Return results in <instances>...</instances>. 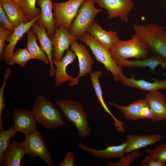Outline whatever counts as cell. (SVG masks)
<instances>
[{"label": "cell", "instance_id": "17", "mask_svg": "<svg viewBox=\"0 0 166 166\" xmlns=\"http://www.w3.org/2000/svg\"><path fill=\"white\" fill-rule=\"evenodd\" d=\"M40 16V14L28 22L22 23L15 28L14 31L7 39L8 43L6 45L4 50L2 58L6 63L8 64L14 52V49L18 42L24 34L30 30L32 25L39 18Z\"/></svg>", "mask_w": 166, "mask_h": 166}, {"label": "cell", "instance_id": "36", "mask_svg": "<svg viewBox=\"0 0 166 166\" xmlns=\"http://www.w3.org/2000/svg\"><path fill=\"white\" fill-rule=\"evenodd\" d=\"M141 166H166V162L158 161L147 155L141 161Z\"/></svg>", "mask_w": 166, "mask_h": 166}, {"label": "cell", "instance_id": "19", "mask_svg": "<svg viewBox=\"0 0 166 166\" xmlns=\"http://www.w3.org/2000/svg\"><path fill=\"white\" fill-rule=\"evenodd\" d=\"M41 10L40 17L36 22L46 28L49 37L52 39L55 33L56 22L53 16L52 0H37Z\"/></svg>", "mask_w": 166, "mask_h": 166}, {"label": "cell", "instance_id": "33", "mask_svg": "<svg viewBox=\"0 0 166 166\" xmlns=\"http://www.w3.org/2000/svg\"><path fill=\"white\" fill-rule=\"evenodd\" d=\"M12 70L8 68L6 70L4 75V81L0 89V117L2 116V112L4 109L6 105L4 103V90L8 78L12 73Z\"/></svg>", "mask_w": 166, "mask_h": 166}, {"label": "cell", "instance_id": "32", "mask_svg": "<svg viewBox=\"0 0 166 166\" xmlns=\"http://www.w3.org/2000/svg\"><path fill=\"white\" fill-rule=\"evenodd\" d=\"M145 152L158 161L166 162V141L153 149H146Z\"/></svg>", "mask_w": 166, "mask_h": 166}, {"label": "cell", "instance_id": "38", "mask_svg": "<svg viewBox=\"0 0 166 166\" xmlns=\"http://www.w3.org/2000/svg\"><path fill=\"white\" fill-rule=\"evenodd\" d=\"M17 5L20 6L22 0H10Z\"/></svg>", "mask_w": 166, "mask_h": 166}, {"label": "cell", "instance_id": "7", "mask_svg": "<svg viewBox=\"0 0 166 166\" xmlns=\"http://www.w3.org/2000/svg\"><path fill=\"white\" fill-rule=\"evenodd\" d=\"M25 136V140L21 143L26 154L31 157H39L48 166H54L51 156L40 133L36 130Z\"/></svg>", "mask_w": 166, "mask_h": 166}, {"label": "cell", "instance_id": "13", "mask_svg": "<svg viewBox=\"0 0 166 166\" xmlns=\"http://www.w3.org/2000/svg\"><path fill=\"white\" fill-rule=\"evenodd\" d=\"M14 128L25 136L34 132L37 129V122L32 111L22 109H14L12 115Z\"/></svg>", "mask_w": 166, "mask_h": 166}, {"label": "cell", "instance_id": "23", "mask_svg": "<svg viewBox=\"0 0 166 166\" xmlns=\"http://www.w3.org/2000/svg\"><path fill=\"white\" fill-rule=\"evenodd\" d=\"M162 139V136L158 134L145 136L128 135L126 141L127 146L125 153L127 154L155 144Z\"/></svg>", "mask_w": 166, "mask_h": 166}, {"label": "cell", "instance_id": "40", "mask_svg": "<svg viewBox=\"0 0 166 166\" xmlns=\"http://www.w3.org/2000/svg\"><path fill=\"white\" fill-rule=\"evenodd\" d=\"M165 0V3H166V0Z\"/></svg>", "mask_w": 166, "mask_h": 166}, {"label": "cell", "instance_id": "18", "mask_svg": "<svg viewBox=\"0 0 166 166\" xmlns=\"http://www.w3.org/2000/svg\"><path fill=\"white\" fill-rule=\"evenodd\" d=\"M78 146L81 150L90 153L95 158L109 159L120 158L124 156L127 143L125 141L117 145L108 146L105 149L101 150L92 148L81 143H78Z\"/></svg>", "mask_w": 166, "mask_h": 166}, {"label": "cell", "instance_id": "11", "mask_svg": "<svg viewBox=\"0 0 166 166\" xmlns=\"http://www.w3.org/2000/svg\"><path fill=\"white\" fill-rule=\"evenodd\" d=\"M77 40H73L70 46L71 49L78 57L79 72L78 75L69 84L70 87L78 85L81 77L91 73L94 61L85 46L79 44Z\"/></svg>", "mask_w": 166, "mask_h": 166}, {"label": "cell", "instance_id": "3", "mask_svg": "<svg viewBox=\"0 0 166 166\" xmlns=\"http://www.w3.org/2000/svg\"><path fill=\"white\" fill-rule=\"evenodd\" d=\"M32 111L37 122L47 129L65 125L62 114L51 102L42 95H38L35 98Z\"/></svg>", "mask_w": 166, "mask_h": 166}, {"label": "cell", "instance_id": "5", "mask_svg": "<svg viewBox=\"0 0 166 166\" xmlns=\"http://www.w3.org/2000/svg\"><path fill=\"white\" fill-rule=\"evenodd\" d=\"M77 39L85 43L89 47L97 61L103 65L106 70L111 73L115 81H120L119 75L122 72V69L114 60L109 50L88 33L79 38Z\"/></svg>", "mask_w": 166, "mask_h": 166}, {"label": "cell", "instance_id": "14", "mask_svg": "<svg viewBox=\"0 0 166 166\" xmlns=\"http://www.w3.org/2000/svg\"><path fill=\"white\" fill-rule=\"evenodd\" d=\"M152 112V122L166 120V97L159 91L149 92L145 95Z\"/></svg>", "mask_w": 166, "mask_h": 166}, {"label": "cell", "instance_id": "29", "mask_svg": "<svg viewBox=\"0 0 166 166\" xmlns=\"http://www.w3.org/2000/svg\"><path fill=\"white\" fill-rule=\"evenodd\" d=\"M14 124L6 130L0 132V165L2 166L3 154L9 144L10 139L17 135Z\"/></svg>", "mask_w": 166, "mask_h": 166}, {"label": "cell", "instance_id": "2", "mask_svg": "<svg viewBox=\"0 0 166 166\" xmlns=\"http://www.w3.org/2000/svg\"><path fill=\"white\" fill-rule=\"evenodd\" d=\"M56 103L64 116L77 128L80 138L84 139L90 136L91 130L88 115L80 103L67 99L58 100Z\"/></svg>", "mask_w": 166, "mask_h": 166}, {"label": "cell", "instance_id": "1", "mask_svg": "<svg viewBox=\"0 0 166 166\" xmlns=\"http://www.w3.org/2000/svg\"><path fill=\"white\" fill-rule=\"evenodd\" d=\"M135 33L138 35L150 50L166 59V30L157 23L133 26Z\"/></svg>", "mask_w": 166, "mask_h": 166}, {"label": "cell", "instance_id": "26", "mask_svg": "<svg viewBox=\"0 0 166 166\" xmlns=\"http://www.w3.org/2000/svg\"><path fill=\"white\" fill-rule=\"evenodd\" d=\"M0 6L14 27L22 23H26L29 21L20 6L11 0H0Z\"/></svg>", "mask_w": 166, "mask_h": 166}, {"label": "cell", "instance_id": "34", "mask_svg": "<svg viewBox=\"0 0 166 166\" xmlns=\"http://www.w3.org/2000/svg\"><path fill=\"white\" fill-rule=\"evenodd\" d=\"M0 24L1 27L13 32L15 28L10 22L7 14L1 6H0Z\"/></svg>", "mask_w": 166, "mask_h": 166}, {"label": "cell", "instance_id": "15", "mask_svg": "<svg viewBox=\"0 0 166 166\" xmlns=\"http://www.w3.org/2000/svg\"><path fill=\"white\" fill-rule=\"evenodd\" d=\"M153 82H149L143 79L136 80L125 76L123 72L119 75V81L124 86L134 88L141 90L153 92L164 89L166 90V79L159 80L152 78Z\"/></svg>", "mask_w": 166, "mask_h": 166}, {"label": "cell", "instance_id": "6", "mask_svg": "<svg viewBox=\"0 0 166 166\" xmlns=\"http://www.w3.org/2000/svg\"><path fill=\"white\" fill-rule=\"evenodd\" d=\"M94 0H85L80 7L69 28V32L78 38L88 33L96 15L102 9L96 8Z\"/></svg>", "mask_w": 166, "mask_h": 166}, {"label": "cell", "instance_id": "37", "mask_svg": "<svg viewBox=\"0 0 166 166\" xmlns=\"http://www.w3.org/2000/svg\"><path fill=\"white\" fill-rule=\"evenodd\" d=\"M74 155L71 151H69L65 156L62 161L60 163V166H74Z\"/></svg>", "mask_w": 166, "mask_h": 166}, {"label": "cell", "instance_id": "21", "mask_svg": "<svg viewBox=\"0 0 166 166\" xmlns=\"http://www.w3.org/2000/svg\"><path fill=\"white\" fill-rule=\"evenodd\" d=\"M76 55L71 49L67 50L65 55L61 60L58 61L54 58L52 60L53 65L56 66L55 69V85L60 86L63 83L67 81H71L73 79L72 76L67 74L66 68L76 59Z\"/></svg>", "mask_w": 166, "mask_h": 166}, {"label": "cell", "instance_id": "31", "mask_svg": "<svg viewBox=\"0 0 166 166\" xmlns=\"http://www.w3.org/2000/svg\"><path fill=\"white\" fill-rule=\"evenodd\" d=\"M143 153L140 152L138 150L127 153L120 158L118 162L115 163L108 161L106 164L109 166H128L133 161L142 156Z\"/></svg>", "mask_w": 166, "mask_h": 166}, {"label": "cell", "instance_id": "30", "mask_svg": "<svg viewBox=\"0 0 166 166\" xmlns=\"http://www.w3.org/2000/svg\"><path fill=\"white\" fill-rule=\"evenodd\" d=\"M37 0H22L20 7L29 21L41 14V10L36 6Z\"/></svg>", "mask_w": 166, "mask_h": 166}, {"label": "cell", "instance_id": "9", "mask_svg": "<svg viewBox=\"0 0 166 166\" xmlns=\"http://www.w3.org/2000/svg\"><path fill=\"white\" fill-rule=\"evenodd\" d=\"M101 8L105 9L109 19L119 17L121 21L128 23V14L134 4L131 0H94Z\"/></svg>", "mask_w": 166, "mask_h": 166}, {"label": "cell", "instance_id": "20", "mask_svg": "<svg viewBox=\"0 0 166 166\" xmlns=\"http://www.w3.org/2000/svg\"><path fill=\"white\" fill-rule=\"evenodd\" d=\"M88 33L109 50L113 48L120 40L116 32L105 30L95 20L91 25Z\"/></svg>", "mask_w": 166, "mask_h": 166}, {"label": "cell", "instance_id": "4", "mask_svg": "<svg viewBox=\"0 0 166 166\" xmlns=\"http://www.w3.org/2000/svg\"><path fill=\"white\" fill-rule=\"evenodd\" d=\"M109 51L116 63L131 58L144 59L149 57L152 53L148 47L135 33L129 40H120Z\"/></svg>", "mask_w": 166, "mask_h": 166}, {"label": "cell", "instance_id": "24", "mask_svg": "<svg viewBox=\"0 0 166 166\" xmlns=\"http://www.w3.org/2000/svg\"><path fill=\"white\" fill-rule=\"evenodd\" d=\"M26 154L21 142L14 140L10 143L3 154L2 165L19 166L22 159Z\"/></svg>", "mask_w": 166, "mask_h": 166}, {"label": "cell", "instance_id": "12", "mask_svg": "<svg viewBox=\"0 0 166 166\" xmlns=\"http://www.w3.org/2000/svg\"><path fill=\"white\" fill-rule=\"evenodd\" d=\"M52 40L53 46V57L59 61L63 57L65 51L68 50L73 41L77 40V38L64 26H60L56 27Z\"/></svg>", "mask_w": 166, "mask_h": 166}, {"label": "cell", "instance_id": "22", "mask_svg": "<svg viewBox=\"0 0 166 166\" xmlns=\"http://www.w3.org/2000/svg\"><path fill=\"white\" fill-rule=\"evenodd\" d=\"M121 67L150 68L152 71L155 72L156 67L160 66L162 68L166 69V59L156 54H153L142 59L130 60L125 59L116 63Z\"/></svg>", "mask_w": 166, "mask_h": 166}, {"label": "cell", "instance_id": "25", "mask_svg": "<svg viewBox=\"0 0 166 166\" xmlns=\"http://www.w3.org/2000/svg\"><path fill=\"white\" fill-rule=\"evenodd\" d=\"M92 85L95 93L97 101L101 104L105 111L110 115L114 121L113 125L116 129L121 128L124 125L123 122L118 120L111 112L106 105L103 99L102 90L99 81L100 77L103 75L102 71L97 70L90 73Z\"/></svg>", "mask_w": 166, "mask_h": 166}, {"label": "cell", "instance_id": "27", "mask_svg": "<svg viewBox=\"0 0 166 166\" xmlns=\"http://www.w3.org/2000/svg\"><path fill=\"white\" fill-rule=\"evenodd\" d=\"M26 34L27 37L26 48L34 59L40 60L47 64L49 63L46 54L37 44L38 38L34 32L30 30Z\"/></svg>", "mask_w": 166, "mask_h": 166}, {"label": "cell", "instance_id": "8", "mask_svg": "<svg viewBox=\"0 0 166 166\" xmlns=\"http://www.w3.org/2000/svg\"><path fill=\"white\" fill-rule=\"evenodd\" d=\"M85 0H69L63 2L53 3V11L56 27L62 26L69 30L73 20Z\"/></svg>", "mask_w": 166, "mask_h": 166}, {"label": "cell", "instance_id": "35", "mask_svg": "<svg viewBox=\"0 0 166 166\" xmlns=\"http://www.w3.org/2000/svg\"><path fill=\"white\" fill-rule=\"evenodd\" d=\"M13 32L8 30L0 27V57L2 58L4 50L6 46L5 42Z\"/></svg>", "mask_w": 166, "mask_h": 166}, {"label": "cell", "instance_id": "16", "mask_svg": "<svg viewBox=\"0 0 166 166\" xmlns=\"http://www.w3.org/2000/svg\"><path fill=\"white\" fill-rule=\"evenodd\" d=\"M32 30L37 35L39 40L40 46L46 54L49 61L50 69L49 76L53 77L55 75V69L53 63V46L52 40L48 36L46 28L36 22L31 26Z\"/></svg>", "mask_w": 166, "mask_h": 166}, {"label": "cell", "instance_id": "39", "mask_svg": "<svg viewBox=\"0 0 166 166\" xmlns=\"http://www.w3.org/2000/svg\"><path fill=\"white\" fill-rule=\"evenodd\" d=\"M164 29H165L166 30V24H165V27H164Z\"/></svg>", "mask_w": 166, "mask_h": 166}, {"label": "cell", "instance_id": "10", "mask_svg": "<svg viewBox=\"0 0 166 166\" xmlns=\"http://www.w3.org/2000/svg\"><path fill=\"white\" fill-rule=\"evenodd\" d=\"M109 104L121 110L125 119L128 121L150 119L152 116L150 108L145 98L134 101L126 106L112 102H109Z\"/></svg>", "mask_w": 166, "mask_h": 166}, {"label": "cell", "instance_id": "28", "mask_svg": "<svg viewBox=\"0 0 166 166\" xmlns=\"http://www.w3.org/2000/svg\"><path fill=\"white\" fill-rule=\"evenodd\" d=\"M34 59L26 48L18 49L14 53L11 57L8 64L12 65L18 64L22 68L25 66L29 60Z\"/></svg>", "mask_w": 166, "mask_h": 166}]
</instances>
